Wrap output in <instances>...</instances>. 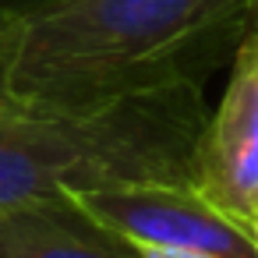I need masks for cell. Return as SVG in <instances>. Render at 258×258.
Returning <instances> with one entry per match:
<instances>
[{
    "mask_svg": "<svg viewBox=\"0 0 258 258\" xmlns=\"http://www.w3.org/2000/svg\"><path fill=\"white\" fill-rule=\"evenodd\" d=\"M195 187L244 226L258 212V25L240 39L226 89L202 127Z\"/></svg>",
    "mask_w": 258,
    "mask_h": 258,
    "instance_id": "4",
    "label": "cell"
},
{
    "mask_svg": "<svg viewBox=\"0 0 258 258\" xmlns=\"http://www.w3.org/2000/svg\"><path fill=\"white\" fill-rule=\"evenodd\" d=\"M254 25H258V0H254Z\"/></svg>",
    "mask_w": 258,
    "mask_h": 258,
    "instance_id": "10",
    "label": "cell"
},
{
    "mask_svg": "<svg viewBox=\"0 0 258 258\" xmlns=\"http://www.w3.org/2000/svg\"><path fill=\"white\" fill-rule=\"evenodd\" d=\"M68 202L127 244L198 247L223 258H258L251 230L212 205L195 184H117L68 195Z\"/></svg>",
    "mask_w": 258,
    "mask_h": 258,
    "instance_id": "3",
    "label": "cell"
},
{
    "mask_svg": "<svg viewBox=\"0 0 258 258\" xmlns=\"http://www.w3.org/2000/svg\"><path fill=\"white\" fill-rule=\"evenodd\" d=\"M135 258H223L212 251H198V247H159V244H131Z\"/></svg>",
    "mask_w": 258,
    "mask_h": 258,
    "instance_id": "6",
    "label": "cell"
},
{
    "mask_svg": "<svg viewBox=\"0 0 258 258\" xmlns=\"http://www.w3.org/2000/svg\"><path fill=\"white\" fill-rule=\"evenodd\" d=\"M11 43H15V15L0 22V103L8 99V64H11Z\"/></svg>",
    "mask_w": 258,
    "mask_h": 258,
    "instance_id": "7",
    "label": "cell"
},
{
    "mask_svg": "<svg viewBox=\"0 0 258 258\" xmlns=\"http://www.w3.org/2000/svg\"><path fill=\"white\" fill-rule=\"evenodd\" d=\"M254 29V0H46L15 15L8 99L92 110L110 99L205 82Z\"/></svg>",
    "mask_w": 258,
    "mask_h": 258,
    "instance_id": "1",
    "label": "cell"
},
{
    "mask_svg": "<svg viewBox=\"0 0 258 258\" xmlns=\"http://www.w3.org/2000/svg\"><path fill=\"white\" fill-rule=\"evenodd\" d=\"M0 258H135V251L68 198H50L0 209Z\"/></svg>",
    "mask_w": 258,
    "mask_h": 258,
    "instance_id": "5",
    "label": "cell"
},
{
    "mask_svg": "<svg viewBox=\"0 0 258 258\" xmlns=\"http://www.w3.org/2000/svg\"><path fill=\"white\" fill-rule=\"evenodd\" d=\"M39 4H46V0H0V15H25Z\"/></svg>",
    "mask_w": 258,
    "mask_h": 258,
    "instance_id": "8",
    "label": "cell"
},
{
    "mask_svg": "<svg viewBox=\"0 0 258 258\" xmlns=\"http://www.w3.org/2000/svg\"><path fill=\"white\" fill-rule=\"evenodd\" d=\"M209 120L202 82L131 92L92 110L0 103V209L117 184H195Z\"/></svg>",
    "mask_w": 258,
    "mask_h": 258,
    "instance_id": "2",
    "label": "cell"
},
{
    "mask_svg": "<svg viewBox=\"0 0 258 258\" xmlns=\"http://www.w3.org/2000/svg\"><path fill=\"white\" fill-rule=\"evenodd\" d=\"M247 230H251V240H254V247H258V212L251 216V223H247Z\"/></svg>",
    "mask_w": 258,
    "mask_h": 258,
    "instance_id": "9",
    "label": "cell"
},
{
    "mask_svg": "<svg viewBox=\"0 0 258 258\" xmlns=\"http://www.w3.org/2000/svg\"><path fill=\"white\" fill-rule=\"evenodd\" d=\"M4 18H11V15H0V22H4Z\"/></svg>",
    "mask_w": 258,
    "mask_h": 258,
    "instance_id": "11",
    "label": "cell"
}]
</instances>
